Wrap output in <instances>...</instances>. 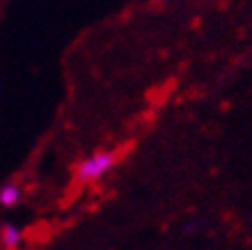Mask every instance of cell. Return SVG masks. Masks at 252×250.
Listing matches in <instances>:
<instances>
[{
    "label": "cell",
    "mask_w": 252,
    "mask_h": 250,
    "mask_svg": "<svg viewBox=\"0 0 252 250\" xmlns=\"http://www.w3.org/2000/svg\"><path fill=\"white\" fill-rule=\"evenodd\" d=\"M115 165V154L110 151H99V154H92L90 158H85L83 163L78 165V175L80 181H92V179H99L103 172H108Z\"/></svg>",
    "instance_id": "cell-1"
},
{
    "label": "cell",
    "mask_w": 252,
    "mask_h": 250,
    "mask_svg": "<svg viewBox=\"0 0 252 250\" xmlns=\"http://www.w3.org/2000/svg\"><path fill=\"white\" fill-rule=\"evenodd\" d=\"M0 244L5 250H16L21 244V230L16 225H5L0 232Z\"/></svg>",
    "instance_id": "cell-2"
},
{
    "label": "cell",
    "mask_w": 252,
    "mask_h": 250,
    "mask_svg": "<svg viewBox=\"0 0 252 250\" xmlns=\"http://www.w3.org/2000/svg\"><path fill=\"white\" fill-rule=\"evenodd\" d=\"M21 200V188L16 184H5L2 188H0V204L2 207H16Z\"/></svg>",
    "instance_id": "cell-3"
}]
</instances>
